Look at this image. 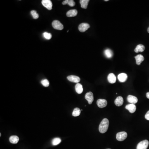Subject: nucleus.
<instances>
[{"mask_svg":"<svg viewBox=\"0 0 149 149\" xmlns=\"http://www.w3.org/2000/svg\"><path fill=\"white\" fill-rule=\"evenodd\" d=\"M1 133H0V137H1Z\"/></svg>","mask_w":149,"mask_h":149,"instance_id":"nucleus-32","label":"nucleus"},{"mask_svg":"<svg viewBox=\"0 0 149 149\" xmlns=\"http://www.w3.org/2000/svg\"><path fill=\"white\" fill-rule=\"evenodd\" d=\"M75 91L77 93L79 94L82 93L83 90L82 84H81L80 83H77L75 85Z\"/></svg>","mask_w":149,"mask_h":149,"instance_id":"nucleus-18","label":"nucleus"},{"mask_svg":"<svg viewBox=\"0 0 149 149\" xmlns=\"http://www.w3.org/2000/svg\"><path fill=\"white\" fill-rule=\"evenodd\" d=\"M127 101H128V102L130 103L131 104H135L137 102L138 99L135 96L131 95H129L127 97Z\"/></svg>","mask_w":149,"mask_h":149,"instance_id":"nucleus-9","label":"nucleus"},{"mask_svg":"<svg viewBox=\"0 0 149 149\" xmlns=\"http://www.w3.org/2000/svg\"><path fill=\"white\" fill-rule=\"evenodd\" d=\"M41 83L45 87H48L49 86V82L47 79H44L42 80Z\"/></svg>","mask_w":149,"mask_h":149,"instance_id":"nucleus-27","label":"nucleus"},{"mask_svg":"<svg viewBox=\"0 0 149 149\" xmlns=\"http://www.w3.org/2000/svg\"><path fill=\"white\" fill-rule=\"evenodd\" d=\"M145 49V47L143 44H139L136 47L135 49V51L136 53L139 52H143Z\"/></svg>","mask_w":149,"mask_h":149,"instance_id":"nucleus-17","label":"nucleus"},{"mask_svg":"<svg viewBox=\"0 0 149 149\" xmlns=\"http://www.w3.org/2000/svg\"><path fill=\"white\" fill-rule=\"evenodd\" d=\"M31 14L32 15L33 18H34V19H37L39 17V14L37 13L36 11L34 10L32 11H31Z\"/></svg>","mask_w":149,"mask_h":149,"instance_id":"nucleus-25","label":"nucleus"},{"mask_svg":"<svg viewBox=\"0 0 149 149\" xmlns=\"http://www.w3.org/2000/svg\"><path fill=\"white\" fill-rule=\"evenodd\" d=\"M9 141L11 143L16 144L19 141V138L16 135L11 136L10 137Z\"/></svg>","mask_w":149,"mask_h":149,"instance_id":"nucleus-19","label":"nucleus"},{"mask_svg":"<svg viewBox=\"0 0 149 149\" xmlns=\"http://www.w3.org/2000/svg\"><path fill=\"white\" fill-rule=\"evenodd\" d=\"M77 14H78V11L75 9H73L68 11L66 15L68 17H73L76 16Z\"/></svg>","mask_w":149,"mask_h":149,"instance_id":"nucleus-16","label":"nucleus"},{"mask_svg":"<svg viewBox=\"0 0 149 149\" xmlns=\"http://www.w3.org/2000/svg\"><path fill=\"white\" fill-rule=\"evenodd\" d=\"M53 27L56 30H61L64 28V26L58 20H54L52 22Z\"/></svg>","mask_w":149,"mask_h":149,"instance_id":"nucleus-5","label":"nucleus"},{"mask_svg":"<svg viewBox=\"0 0 149 149\" xmlns=\"http://www.w3.org/2000/svg\"><path fill=\"white\" fill-rule=\"evenodd\" d=\"M109 126V121L107 118H104L101 122L99 130L101 133H104L108 130Z\"/></svg>","mask_w":149,"mask_h":149,"instance_id":"nucleus-1","label":"nucleus"},{"mask_svg":"<svg viewBox=\"0 0 149 149\" xmlns=\"http://www.w3.org/2000/svg\"><path fill=\"white\" fill-rule=\"evenodd\" d=\"M90 27L89 24L86 23H83L79 25L78 30L81 32H84Z\"/></svg>","mask_w":149,"mask_h":149,"instance_id":"nucleus-7","label":"nucleus"},{"mask_svg":"<svg viewBox=\"0 0 149 149\" xmlns=\"http://www.w3.org/2000/svg\"><path fill=\"white\" fill-rule=\"evenodd\" d=\"M114 103L117 106H122L123 103V98L121 96H119L117 97L114 101Z\"/></svg>","mask_w":149,"mask_h":149,"instance_id":"nucleus-12","label":"nucleus"},{"mask_svg":"<svg viewBox=\"0 0 149 149\" xmlns=\"http://www.w3.org/2000/svg\"><path fill=\"white\" fill-rule=\"evenodd\" d=\"M61 141V139L60 138L56 137L53 139L52 141V144L53 145H57L59 144Z\"/></svg>","mask_w":149,"mask_h":149,"instance_id":"nucleus-24","label":"nucleus"},{"mask_svg":"<svg viewBox=\"0 0 149 149\" xmlns=\"http://www.w3.org/2000/svg\"><path fill=\"white\" fill-rule=\"evenodd\" d=\"M126 109L128 110L130 113H133L136 111V107L134 104H129L126 106Z\"/></svg>","mask_w":149,"mask_h":149,"instance_id":"nucleus-11","label":"nucleus"},{"mask_svg":"<svg viewBox=\"0 0 149 149\" xmlns=\"http://www.w3.org/2000/svg\"><path fill=\"white\" fill-rule=\"evenodd\" d=\"M104 54L106 57L107 58H111L113 56V52L110 49H107L104 51Z\"/></svg>","mask_w":149,"mask_h":149,"instance_id":"nucleus-21","label":"nucleus"},{"mask_svg":"<svg viewBox=\"0 0 149 149\" xmlns=\"http://www.w3.org/2000/svg\"><path fill=\"white\" fill-rule=\"evenodd\" d=\"M136 59V64L138 65H140L141 63L144 60V57L141 54L138 55L135 57Z\"/></svg>","mask_w":149,"mask_h":149,"instance_id":"nucleus-15","label":"nucleus"},{"mask_svg":"<svg viewBox=\"0 0 149 149\" xmlns=\"http://www.w3.org/2000/svg\"><path fill=\"white\" fill-rule=\"evenodd\" d=\"M145 119L149 121V111H148L145 115Z\"/></svg>","mask_w":149,"mask_h":149,"instance_id":"nucleus-28","label":"nucleus"},{"mask_svg":"<svg viewBox=\"0 0 149 149\" xmlns=\"http://www.w3.org/2000/svg\"><path fill=\"white\" fill-rule=\"evenodd\" d=\"M127 132L125 131H122L118 132L117 134L116 135L117 140L119 141H123L124 140L127 138Z\"/></svg>","mask_w":149,"mask_h":149,"instance_id":"nucleus-2","label":"nucleus"},{"mask_svg":"<svg viewBox=\"0 0 149 149\" xmlns=\"http://www.w3.org/2000/svg\"><path fill=\"white\" fill-rule=\"evenodd\" d=\"M89 1V0H81L80 3L81 4V7L83 9H87Z\"/></svg>","mask_w":149,"mask_h":149,"instance_id":"nucleus-20","label":"nucleus"},{"mask_svg":"<svg viewBox=\"0 0 149 149\" xmlns=\"http://www.w3.org/2000/svg\"><path fill=\"white\" fill-rule=\"evenodd\" d=\"M81 110L78 108H75L73 111L72 115L73 116L77 117L79 116L81 114Z\"/></svg>","mask_w":149,"mask_h":149,"instance_id":"nucleus-23","label":"nucleus"},{"mask_svg":"<svg viewBox=\"0 0 149 149\" xmlns=\"http://www.w3.org/2000/svg\"><path fill=\"white\" fill-rule=\"evenodd\" d=\"M148 32L149 33V27L148 28Z\"/></svg>","mask_w":149,"mask_h":149,"instance_id":"nucleus-30","label":"nucleus"},{"mask_svg":"<svg viewBox=\"0 0 149 149\" xmlns=\"http://www.w3.org/2000/svg\"><path fill=\"white\" fill-rule=\"evenodd\" d=\"M110 149V148H108V149Z\"/></svg>","mask_w":149,"mask_h":149,"instance_id":"nucleus-33","label":"nucleus"},{"mask_svg":"<svg viewBox=\"0 0 149 149\" xmlns=\"http://www.w3.org/2000/svg\"><path fill=\"white\" fill-rule=\"evenodd\" d=\"M85 98L86 100L88 101L89 104H91L93 102L94 100L93 94L91 92H87L85 95Z\"/></svg>","mask_w":149,"mask_h":149,"instance_id":"nucleus-8","label":"nucleus"},{"mask_svg":"<svg viewBox=\"0 0 149 149\" xmlns=\"http://www.w3.org/2000/svg\"><path fill=\"white\" fill-rule=\"evenodd\" d=\"M63 5H65L66 4L70 6L73 7L75 5V2L73 0H66L62 2Z\"/></svg>","mask_w":149,"mask_h":149,"instance_id":"nucleus-22","label":"nucleus"},{"mask_svg":"<svg viewBox=\"0 0 149 149\" xmlns=\"http://www.w3.org/2000/svg\"><path fill=\"white\" fill-rule=\"evenodd\" d=\"M149 145V142L148 140H143L139 143L137 146V149H146Z\"/></svg>","mask_w":149,"mask_h":149,"instance_id":"nucleus-3","label":"nucleus"},{"mask_svg":"<svg viewBox=\"0 0 149 149\" xmlns=\"http://www.w3.org/2000/svg\"><path fill=\"white\" fill-rule=\"evenodd\" d=\"M42 3L44 6L49 10H52L53 4L50 0H42Z\"/></svg>","mask_w":149,"mask_h":149,"instance_id":"nucleus-4","label":"nucleus"},{"mask_svg":"<svg viewBox=\"0 0 149 149\" xmlns=\"http://www.w3.org/2000/svg\"><path fill=\"white\" fill-rule=\"evenodd\" d=\"M97 106L100 108L105 107L107 105V101L104 99H99L97 101Z\"/></svg>","mask_w":149,"mask_h":149,"instance_id":"nucleus-6","label":"nucleus"},{"mask_svg":"<svg viewBox=\"0 0 149 149\" xmlns=\"http://www.w3.org/2000/svg\"><path fill=\"white\" fill-rule=\"evenodd\" d=\"M118 79L119 81L121 82H124L127 80L128 76L127 74L125 73H122L119 74L118 76Z\"/></svg>","mask_w":149,"mask_h":149,"instance_id":"nucleus-14","label":"nucleus"},{"mask_svg":"<svg viewBox=\"0 0 149 149\" xmlns=\"http://www.w3.org/2000/svg\"><path fill=\"white\" fill-rule=\"evenodd\" d=\"M146 97L148 99H149V92H147L146 93Z\"/></svg>","mask_w":149,"mask_h":149,"instance_id":"nucleus-29","label":"nucleus"},{"mask_svg":"<svg viewBox=\"0 0 149 149\" xmlns=\"http://www.w3.org/2000/svg\"><path fill=\"white\" fill-rule=\"evenodd\" d=\"M43 36L46 39L49 40L52 38V35L51 34L47 33V32H44L43 34Z\"/></svg>","mask_w":149,"mask_h":149,"instance_id":"nucleus-26","label":"nucleus"},{"mask_svg":"<svg viewBox=\"0 0 149 149\" xmlns=\"http://www.w3.org/2000/svg\"><path fill=\"white\" fill-rule=\"evenodd\" d=\"M109 0H105V1H108Z\"/></svg>","mask_w":149,"mask_h":149,"instance_id":"nucleus-31","label":"nucleus"},{"mask_svg":"<svg viewBox=\"0 0 149 149\" xmlns=\"http://www.w3.org/2000/svg\"><path fill=\"white\" fill-rule=\"evenodd\" d=\"M108 81L109 83H111V84H114L115 83L116 78V76L113 73H110L108 76Z\"/></svg>","mask_w":149,"mask_h":149,"instance_id":"nucleus-13","label":"nucleus"},{"mask_svg":"<svg viewBox=\"0 0 149 149\" xmlns=\"http://www.w3.org/2000/svg\"><path fill=\"white\" fill-rule=\"evenodd\" d=\"M68 80L71 82L75 83H78L80 81V78L79 77L75 75H69L67 77Z\"/></svg>","mask_w":149,"mask_h":149,"instance_id":"nucleus-10","label":"nucleus"}]
</instances>
